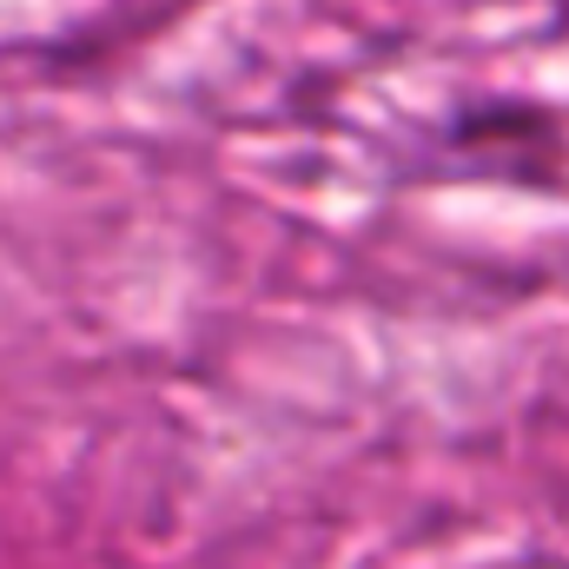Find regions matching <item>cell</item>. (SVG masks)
Segmentation results:
<instances>
[]
</instances>
